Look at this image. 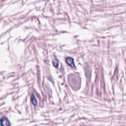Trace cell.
I'll return each mask as SVG.
<instances>
[{
	"label": "cell",
	"instance_id": "obj_3",
	"mask_svg": "<svg viewBox=\"0 0 126 126\" xmlns=\"http://www.w3.org/2000/svg\"><path fill=\"white\" fill-rule=\"evenodd\" d=\"M31 101H32V104L34 106H36L37 105V100L35 97V96L34 95H32V97H31Z\"/></svg>",
	"mask_w": 126,
	"mask_h": 126
},
{
	"label": "cell",
	"instance_id": "obj_2",
	"mask_svg": "<svg viewBox=\"0 0 126 126\" xmlns=\"http://www.w3.org/2000/svg\"><path fill=\"white\" fill-rule=\"evenodd\" d=\"M66 63L69 66H70L72 68H73L74 69H76V67H75L74 63V60L72 58H71V57L67 58L66 59Z\"/></svg>",
	"mask_w": 126,
	"mask_h": 126
},
{
	"label": "cell",
	"instance_id": "obj_1",
	"mask_svg": "<svg viewBox=\"0 0 126 126\" xmlns=\"http://www.w3.org/2000/svg\"><path fill=\"white\" fill-rule=\"evenodd\" d=\"M0 124L1 126H10L9 120L6 117H3L0 120Z\"/></svg>",
	"mask_w": 126,
	"mask_h": 126
},
{
	"label": "cell",
	"instance_id": "obj_4",
	"mask_svg": "<svg viewBox=\"0 0 126 126\" xmlns=\"http://www.w3.org/2000/svg\"><path fill=\"white\" fill-rule=\"evenodd\" d=\"M53 65L55 67V68H58V66H59V62H58V60L56 59H55L54 60H53Z\"/></svg>",
	"mask_w": 126,
	"mask_h": 126
}]
</instances>
